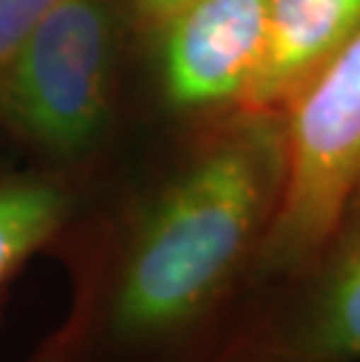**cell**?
<instances>
[{
	"label": "cell",
	"instance_id": "52a82bcc",
	"mask_svg": "<svg viewBox=\"0 0 360 362\" xmlns=\"http://www.w3.org/2000/svg\"><path fill=\"white\" fill-rule=\"evenodd\" d=\"M82 192V178L52 166L0 173V306L26 262L52 248Z\"/></svg>",
	"mask_w": 360,
	"mask_h": 362
},
{
	"label": "cell",
	"instance_id": "8992f818",
	"mask_svg": "<svg viewBox=\"0 0 360 362\" xmlns=\"http://www.w3.org/2000/svg\"><path fill=\"white\" fill-rule=\"evenodd\" d=\"M360 30V0H267L262 64L241 110L283 112Z\"/></svg>",
	"mask_w": 360,
	"mask_h": 362
},
{
	"label": "cell",
	"instance_id": "5b68a950",
	"mask_svg": "<svg viewBox=\"0 0 360 362\" xmlns=\"http://www.w3.org/2000/svg\"><path fill=\"white\" fill-rule=\"evenodd\" d=\"M164 101L220 119L241 110L262 64L267 0H190L148 35Z\"/></svg>",
	"mask_w": 360,
	"mask_h": 362
},
{
	"label": "cell",
	"instance_id": "7a4b0ae2",
	"mask_svg": "<svg viewBox=\"0 0 360 362\" xmlns=\"http://www.w3.org/2000/svg\"><path fill=\"white\" fill-rule=\"evenodd\" d=\"M122 0H61L0 75V127L82 178L117 115Z\"/></svg>",
	"mask_w": 360,
	"mask_h": 362
},
{
	"label": "cell",
	"instance_id": "ba28073f",
	"mask_svg": "<svg viewBox=\"0 0 360 362\" xmlns=\"http://www.w3.org/2000/svg\"><path fill=\"white\" fill-rule=\"evenodd\" d=\"M61 0H0V75Z\"/></svg>",
	"mask_w": 360,
	"mask_h": 362
},
{
	"label": "cell",
	"instance_id": "6da1fadb",
	"mask_svg": "<svg viewBox=\"0 0 360 362\" xmlns=\"http://www.w3.org/2000/svg\"><path fill=\"white\" fill-rule=\"evenodd\" d=\"M286 166L283 115L236 110L166 171L98 199L84 189L47 250L71 276L68 311L26 362H211Z\"/></svg>",
	"mask_w": 360,
	"mask_h": 362
},
{
	"label": "cell",
	"instance_id": "277c9868",
	"mask_svg": "<svg viewBox=\"0 0 360 362\" xmlns=\"http://www.w3.org/2000/svg\"><path fill=\"white\" fill-rule=\"evenodd\" d=\"M211 362H360V187L302 267L246 290Z\"/></svg>",
	"mask_w": 360,
	"mask_h": 362
},
{
	"label": "cell",
	"instance_id": "9c48e42d",
	"mask_svg": "<svg viewBox=\"0 0 360 362\" xmlns=\"http://www.w3.org/2000/svg\"><path fill=\"white\" fill-rule=\"evenodd\" d=\"M187 3L190 0H122V7H124L129 30L148 37L162 21Z\"/></svg>",
	"mask_w": 360,
	"mask_h": 362
},
{
	"label": "cell",
	"instance_id": "3957f363",
	"mask_svg": "<svg viewBox=\"0 0 360 362\" xmlns=\"http://www.w3.org/2000/svg\"><path fill=\"white\" fill-rule=\"evenodd\" d=\"M281 115L286 185L250 285L302 267L360 187V30Z\"/></svg>",
	"mask_w": 360,
	"mask_h": 362
}]
</instances>
